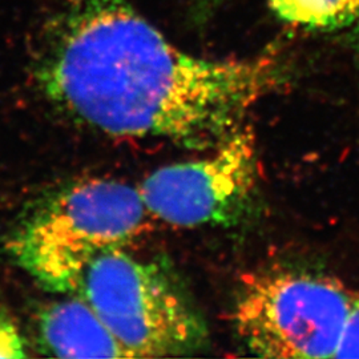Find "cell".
<instances>
[{
	"label": "cell",
	"instance_id": "1",
	"mask_svg": "<svg viewBox=\"0 0 359 359\" xmlns=\"http://www.w3.org/2000/svg\"><path fill=\"white\" fill-rule=\"evenodd\" d=\"M34 76L55 109L115 139L208 151L281 83L274 56L181 50L130 0H77L41 39Z\"/></svg>",
	"mask_w": 359,
	"mask_h": 359
},
{
	"label": "cell",
	"instance_id": "2",
	"mask_svg": "<svg viewBox=\"0 0 359 359\" xmlns=\"http://www.w3.org/2000/svg\"><path fill=\"white\" fill-rule=\"evenodd\" d=\"M148 216L139 189L115 180H83L32 208L11 234L8 250L43 287L71 294L90 262L136 238Z\"/></svg>",
	"mask_w": 359,
	"mask_h": 359
},
{
	"label": "cell",
	"instance_id": "3",
	"mask_svg": "<svg viewBox=\"0 0 359 359\" xmlns=\"http://www.w3.org/2000/svg\"><path fill=\"white\" fill-rule=\"evenodd\" d=\"M133 358L188 355L205 345L200 311L163 265L115 248L96 257L76 293Z\"/></svg>",
	"mask_w": 359,
	"mask_h": 359
},
{
	"label": "cell",
	"instance_id": "4",
	"mask_svg": "<svg viewBox=\"0 0 359 359\" xmlns=\"http://www.w3.org/2000/svg\"><path fill=\"white\" fill-rule=\"evenodd\" d=\"M355 297L333 276L268 268L245 278L233 323L256 357L335 358Z\"/></svg>",
	"mask_w": 359,
	"mask_h": 359
},
{
	"label": "cell",
	"instance_id": "5",
	"mask_svg": "<svg viewBox=\"0 0 359 359\" xmlns=\"http://www.w3.org/2000/svg\"><path fill=\"white\" fill-rule=\"evenodd\" d=\"M256 136L238 128L201 158L156 169L139 191L149 216L180 228L231 224L258 189Z\"/></svg>",
	"mask_w": 359,
	"mask_h": 359
},
{
	"label": "cell",
	"instance_id": "6",
	"mask_svg": "<svg viewBox=\"0 0 359 359\" xmlns=\"http://www.w3.org/2000/svg\"><path fill=\"white\" fill-rule=\"evenodd\" d=\"M44 350L59 358H133L80 295L52 302L39 316Z\"/></svg>",
	"mask_w": 359,
	"mask_h": 359
},
{
	"label": "cell",
	"instance_id": "7",
	"mask_svg": "<svg viewBox=\"0 0 359 359\" xmlns=\"http://www.w3.org/2000/svg\"><path fill=\"white\" fill-rule=\"evenodd\" d=\"M270 8L287 25L305 29L353 27L359 0H269Z\"/></svg>",
	"mask_w": 359,
	"mask_h": 359
},
{
	"label": "cell",
	"instance_id": "8",
	"mask_svg": "<svg viewBox=\"0 0 359 359\" xmlns=\"http://www.w3.org/2000/svg\"><path fill=\"white\" fill-rule=\"evenodd\" d=\"M354 357H359V295L354 299L339 346L335 353V358Z\"/></svg>",
	"mask_w": 359,
	"mask_h": 359
},
{
	"label": "cell",
	"instance_id": "9",
	"mask_svg": "<svg viewBox=\"0 0 359 359\" xmlns=\"http://www.w3.org/2000/svg\"><path fill=\"white\" fill-rule=\"evenodd\" d=\"M25 357L26 351L16 327L6 317L0 316V358Z\"/></svg>",
	"mask_w": 359,
	"mask_h": 359
},
{
	"label": "cell",
	"instance_id": "10",
	"mask_svg": "<svg viewBox=\"0 0 359 359\" xmlns=\"http://www.w3.org/2000/svg\"><path fill=\"white\" fill-rule=\"evenodd\" d=\"M225 0H193L194 7L198 13H209Z\"/></svg>",
	"mask_w": 359,
	"mask_h": 359
},
{
	"label": "cell",
	"instance_id": "11",
	"mask_svg": "<svg viewBox=\"0 0 359 359\" xmlns=\"http://www.w3.org/2000/svg\"><path fill=\"white\" fill-rule=\"evenodd\" d=\"M353 28H354V40H355V48H357V52H358L359 55V15L358 18H357V20H355V23L353 25Z\"/></svg>",
	"mask_w": 359,
	"mask_h": 359
}]
</instances>
